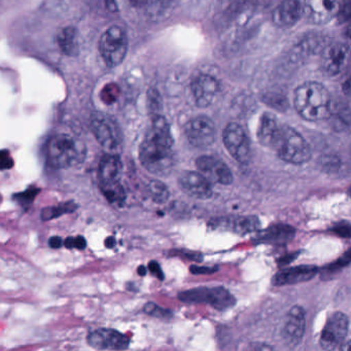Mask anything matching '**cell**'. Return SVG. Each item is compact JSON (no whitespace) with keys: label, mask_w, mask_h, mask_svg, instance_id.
I'll return each mask as SVG.
<instances>
[{"label":"cell","mask_w":351,"mask_h":351,"mask_svg":"<svg viewBox=\"0 0 351 351\" xmlns=\"http://www.w3.org/2000/svg\"><path fill=\"white\" fill-rule=\"evenodd\" d=\"M141 165L154 176L170 173L174 163L173 138L164 117L156 116L139 149Z\"/></svg>","instance_id":"6da1fadb"},{"label":"cell","mask_w":351,"mask_h":351,"mask_svg":"<svg viewBox=\"0 0 351 351\" xmlns=\"http://www.w3.org/2000/svg\"><path fill=\"white\" fill-rule=\"evenodd\" d=\"M293 104L302 118L317 122L328 118L332 101L328 90L322 84L308 82L295 90Z\"/></svg>","instance_id":"7a4b0ae2"},{"label":"cell","mask_w":351,"mask_h":351,"mask_svg":"<svg viewBox=\"0 0 351 351\" xmlns=\"http://www.w3.org/2000/svg\"><path fill=\"white\" fill-rule=\"evenodd\" d=\"M86 147L83 143L69 134H56L49 139L47 159L52 167L64 169L83 163Z\"/></svg>","instance_id":"3957f363"},{"label":"cell","mask_w":351,"mask_h":351,"mask_svg":"<svg viewBox=\"0 0 351 351\" xmlns=\"http://www.w3.org/2000/svg\"><path fill=\"white\" fill-rule=\"evenodd\" d=\"M271 149L287 163L302 165L311 159L309 145L298 131L287 125H281L280 131Z\"/></svg>","instance_id":"277c9868"},{"label":"cell","mask_w":351,"mask_h":351,"mask_svg":"<svg viewBox=\"0 0 351 351\" xmlns=\"http://www.w3.org/2000/svg\"><path fill=\"white\" fill-rule=\"evenodd\" d=\"M178 299L184 303L208 304L217 310H227L235 305L236 300L229 291L223 287H196L182 291Z\"/></svg>","instance_id":"5b68a950"},{"label":"cell","mask_w":351,"mask_h":351,"mask_svg":"<svg viewBox=\"0 0 351 351\" xmlns=\"http://www.w3.org/2000/svg\"><path fill=\"white\" fill-rule=\"evenodd\" d=\"M91 130L98 143L108 153L117 154L122 149V131L112 117L96 112L91 118Z\"/></svg>","instance_id":"8992f818"},{"label":"cell","mask_w":351,"mask_h":351,"mask_svg":"<svg viewBox=\"0 0 351 351\" xmlns=\"http://www.w3.org/2000/svg\"><path fill=\"white\" fill-rule=\"evenodd\" d=\"M99 51L102 59L110 67H116L126 58L128 38L122 28L112 26L100 38Z\"/></svg>","instance_id":"52a82bcc"},{"label":"cell","mask_w":351,"mask_h":351,"mask_svg":"<svg viewBox=\"0 0 351 351\" xmlns=\"http://www.w3.org/2000/svg\"><path fill=\"white\" fill-rule=\"evenodd\" d=\"M223 145L230 155L241 164L250 160V143L244 129L237 123H230L223 135Z\"/></svg>","instance_id":"ba28073f"},{"label":"cell","mask_w":351,"mask_h":351,"mask_svg":"<svg viewBox=\"0 0 351 351\" xmlns=\"http://www.w3.org/2000/svg\"><path fill=\"white\" fill-rule=\"evenodd\" d=\"M184 134L193 147H210L217 138V127L211 119L205 116L196 117L186 123Z\"/></svg>","instance_id":"9c48e42d"},{"label":"cell","mask_w":351,"mask_h":351,"mask_svg":"<svg viewBox=\"0 0 351 351\" xmlns=\"http://www.w3.org/2000/svg\"><path fill=\"white\" fill-rule=\"evenodd\" d=\"M350 56V48L343 43H332L324 47L320 56L322 71L328 77H336L344 71Z\"/></svg>","instance_id":"30bf717a"},{"label":"cell","mask_w":351,"mask_h":351,"mask_svg":"<svg viewBox=\"0 0 351 351\" xmlns=\"http://www.w3.org/2000/svg\"><path fill=\"white\" fill-rule=\"evenodd\" d=\"M348 317L342 312H335L326 320L320 336V345L326 350L340 348L348 332Z\"/></svg>","instance_id":"8fae6325"},{"label":"cell","mask_w":351,"mask_h":351,"mask_svg":"<svg viewBox=\"0 0 351 351\" xmlns=\"http://www.w3.org/2000/svg\"><path fill=\"white\" fill-rule=\"evenodd\" d=\"M339 7L338 0H305L303 13L310 23L324 25L337 17Z\"/></svg>","instance_id":"7c38bea8"},{"label":"cell","mask_w":351,"mask_h":351,"mask_svg":"<svg viewBox=\"0 0 351 351\" xmlns=\"http://www.w3.org/2000/svg\"><path fill=\"white\" fill-rule=\"evenodd\" d=\"M90 346L100 350H124L129 347L130 341L126 335L112 328H98L88 336Z\"/></svg>","instance_id":"4fadbf2b"},{"label":"cell","mask_w":351,"mask_h":351,"mask_svg":"<svg viewBox=\"0 0 351 351\" xmlns=\"http://www.w3.org/2000/svg\"><path fill=\"white\" fill-rule=\"evenodd\" d=\"M196 167L210 182L229 186L233 182L231 169L221 160L211 156H202L196 160Z\"/></svg>","instance_id":"5bb4252c"},{"label":"cell","mask_w":351,"mask_h":351,"mask_svg":"<svg viewBox=\"0 0 351 351\" xmlns=\"http://www.w3.org/2000/svg\"><path fill=\"white\" fill-rule=\"evenodd\" d=\"M178 184L184 193L194 198L206 200L213 196L210 180L201 172H184L178 178Z\"/></svg>","instance_id":"9a60e30c"},{"label":"cell","mask_w":351,"mask_h":351,"mask_svg":"<svg viewBox=\"0 0 351 351\" xmlns=\"http://www.w3.org/2000/svg\"><path fill=\"white\" fill-rule=\"evenodd\" d=\"M306 328L305 311L301 306H293L287 313V322L283 328V339L287 345L295 347L300 344Z\"/></svg>","instance_id":"2e32d148"},{"label":"cell","mask_w":351,"mask_h":351,"mask_svg":"<svg viewBox=\"0 0 351 351\" xmlns=\"http://www.w3.org/2000/svg\"><path fill=\"white\" fill-rule=\"evenodd\" d=\"M192 92L197 106L207 108L213 104L219 95V83L211 75H201L193 82Z\"/></svg>","instance_id":"e0dca14e"},{"label":"cell","mask_w":351,"mask_h":351,"mask_svg":"<svg viewBox=\"0 0 351 351\" xmlns=\"http://www.w3.org/2000/svg\"><path fill=\"white\" fill-rule=\"evenodd\" d=\"M302 14L303 5L299 0H285L275 8L272 20L278 27L291 28L299 22Z\"/></svg>","instance_id":"ac0fdd59"},{"label":"cell","mask_w":351,"mask_h":351,"mask_svg":"<svg viewBox=\"0 0 351 351\" xmlns=\"http://www.w3.org/2000/svg\"><path fill=\"white\" fill-rule=\"evenodd\" d=\"M317 272V267L310 266V265L283 269V270L279 271L277 274L274 275L272 282L273 285H277V287L307 282V281L313 279Z\"/></svg>","instance_id":"d6986e66"},{"label":"cell","mask_w":351,"mask_h":351,"mask_svg":"<svg viewBox=\"0 0 351 351\" xmlns=\"http://www.w3.org/2000/svg\"><path fill=\"white\" fill-rule=\"evenodd\" d=\"M217 227L223 228L240 235H245L258 231L261 223L256 217H232L217 221Z\"/></svg>","instance_id":"ffe728a7"},{"label":"cell","mask_w":351,"mask_h":351,"mask_svg":"<svg viewBox=\"0 0 351 351\" xmlns=\"http://www.w3.org/2000/svg\"><path fill=\"white\" fill-rule=\"evenodd\" d=\"M281 125L274 114L265 112L261 117L258 129V139L264 147H272L280 131Z\"/></svg>","instance_id":"44dd1931"},{"label":"cell","mask_w":351,"mask_h":351,"mask_svg":"<svg viewBox=\"0 0 351 351\" xmlns=\"http://www.w3.org/2000/svg\"><path fill=\"white\" fill-rule=\"evenodd\" d=\"M123 165L118 154H106L99 163L100 182H120Z\"/></svg>","instance_id":"7402d4cb"},{"label":"cell","mask_w":351,"mask_h":351,"mask_svg":"<svg viewBox=\"0 0 351 351\" xmlns=\"http://www.w3.org/2000/svg\"><path fill=\"white\" fill-rule=\"evenodd\" d=\"M328 120L335 131L348 130L351 127V110L343 102H332Z\"/></svg>","instance_id":"603a6c76"},{"label":"cell","mask_w":351,"mask_h":351,"mask_svg":"<svg viewBox=\"0 0 351 351\" xmlns=\"http://www.w3.org/2000/svg\"><path fill=\"white\" fill-rule=\"evenodd\" d=\"M59 48L61 49L67 56H75L80 51L79 34L77 30L73 26L63 28L58 34Z\"/></svg>","instance_id":"cb8c5ba5"},{"label":"cell","mask_w":351,"mask_h":351,"mask_svg":"<svg viewBox=\"0 0 351 351\" xmlns=\"http://www.w3.org/2000/svg\"><path fill=\"white\" fill-rule=\"evenodd\" d=\"M295 235V229L291 226L274 225L258 235L261 242H269V243H281L287 242Z\"/></svg>","instance_id":"d4e9b609"},{"label":"cell","mask_w":351,"mask_h":351,"mask_svg":"<svg viewBox=\"0 0 351 351\" xmlns=\"http://www.w3.org/2000/svg\"><path fill=\"white\" fill-rule=\"evenodd\" d=\"M100 191L112 204L122 205L126 199V193L120 182H106V184L100 182Z\"/></svg>","instance_id":"484cf974"},{"label":"cell","mask_w":351,"mask_h":351,"mask_svg":"<svg viewBox=\"0 0 351 351\" xmlns=\"http://www.w3.org/2000/svg\"><path fill=\"white\" fill-rule=\"evenodd\" d=\"M147 190L149 198L159 204L166 202L169 198V191L167 186L160 180H151L147 184Z\"/></svg>","instance_id":"4316f807"},{"label":"cell","mask_w":351,"mask_h":351,"mask_svg":"<svg viewBox=\"0 0 351 351\" xmlns=\"http://www.w3.org/2000/svg\"><path fill=\"white\" fill-rule=\"evenodd\" d=\"M75 208H77V205L73 202L60 204L58 206L47 207V208L43 209L40 217L43 221H51V219H56L65 213H73Z\"/></svg>","instance_id":"83f0119b"},{"label":"cell","mask_w":351,"mask_h":351,"mask_svg":"<svg viewBox=\"0 0 351 351\" xmlns=\"http://www.w3.org/2000/svg\"><path fill=\"white\" fill-rule=\"evenodd\" d=\"M349 264H351V250H347L339 260H337V262L328 265L326 268H324V272L326 273V276H330L344 267L348 266Z\"/></svg>","instance_id":"f1b7e54d"},{"label":"cell","mask_w":351,"mask_h":351,"mask_svg":"<svg viewBox=\"0 0 351 351\" xmlns=\"http://www.w3.org/2000/svg\"><path fill=\"white\" fill-rule=\"evenodd\" d=\"M337 20L339 23H345L351 20V0H343L339 7L338 15Z\"/></svg>","instance_id":"f546056e"},{"label":"cell","mask_w":351,"mask_h":351,"mask_svg":"<svg viewBox=\"0 0 351 351\" xmlns=\"http://www.w3.org/2000/svg\"><path fill=\"white\" fill-rule=\"evenodd\" d=\"M145 313L149 314L152 316H157V317L167 318L172 315L171 312L169 310L163 309V308L159 307L156 305L155 303H147L145 306Z\"/></svg>","instance_id":"4dcf8cb0"},{"label":"cell","mask_w":351,"mask_h":351,"mask_svg":"<svg viewBox=\"0 0 351 351\" xmlns=\"http://www.w3.org/2000/svg\"><path fill=\"white\" fill-rule=\"evenodd\" d=\"M38 189L32 188L29 190L26 191V192L21 193V194L16 195V199H17L18 202L20 204L26 205L32 204L34 202V198H36V195L38 193Z\"/></svg>","instance_id":"1f68e13d"},{"label":"cell","mask_w":351,"mask_h":351,"mask_svg":"<svg viewBox=\"0 0 351 351\" xmlns=\"http://www.w3.org/2000/svg\"><path fill=\"white\" fill-rule=\"evenodd\" d=\"M330 230L341 237L351 238V225L347 221L336 223Z\"/></svg>","instance_id":"d6a6232c"},{"label":"cell","mask_w":351,"mask_h":351,"mask_svg":"<svg viewBox=\"0 0 351 351\" xmlns=\"http://www.w3.org/2000/svg\"><path fill=\"white\" fill-rule=\"evenodd\" d=\"M64 245L69 248H77V250H84L87 246L85 238L83 236L77 237H69L65 240Z\"/></svg>","instance_id":"836d02e7"},{"label":"cell","mask_w":351,"mask_h":351,"mask_svg":"<svg viewBox=\"0 0 351 351\" xmlns=\"http://www.w3.org/2000/svg\"><path fill=\"white\" fill-rule=\"evenodd\" d=\"M13 165L14 161L10 153H8L7 151L1 152V169H10L13 167Z\"/></svg>","instance_id":"e575fe53"},{"label":"cell","mask_w":351,"mask_h":351,"mask_svg":"<svg viewBox=\"0 0 351 351\" xmlns=\"http://www.w3.org/2000/svg\"><path fill=\"white\" fill-rule=\"evenodd\" d=\"M191 272L193 274L201 275V274H211V273L215 272L217 271V268H210V267H199L191 266Z\"/></svg>","instance_id":"d590c367"},{"label":"cell","mask_w":351,"mask_h":351,"mask_svg":"<svg viewBox=\"0 0 351 351\" xmlns=\"http://www.w3.org/2000/svg\"><path fill=\"white\" fill-rule=\"evenodd\" d=\"M149 270L151 271L152 273H153L155 276H157L158 278L161 279V280H163L164 279V273L163 271H162L161 267H160V265L158 264L157 262H151L149 264Z\"/></svg>","instance_id":"8d00e7d4"},{"label":"cell","mask_w":351,"mask_h":351,"mask_svg":"<svg viewBox=\"0 0 351 351\" xmlns=\"http://www.w3.org/2000/svg\"><path fill=\"white\" fill-rule=\"evenodd\" d=\"M62 238L58 237V236H54L49 240V245L52 248H59L62 246Z\"/></svg>","instance_id":"74e56055"},{"label":"cell","mask_w":351,"mask_h":351,"mask_svg":"<svg viewBox=\"0 0 351 351\" xmlns=\"http://www.w3.org/2000/svg\"><path fill=\"white\" fill-rule=\"evenodd\" d=\"M343 92H344L345 95L351 99V77H348L346 81L344 82L342 86Z\"/></svg>","instance_id":"f35d334b"},{"label":"cell","mask_w":351,"mask_h":351,"mask_svg":"<svg viewBox=\"0 0 351 351\" xmlns=\"http://www.w3.org/2000/svg\"><path fill=\"white\" fill-rule=\"evenodd\" d=\"M340 349L344 351H351V340L345 343V344L341 345Z\"/></svg>","instance_id":"ab89813d"},{"label":"cell","mask_w":351,"mask_h":351,"mask_svg":"<svg viewBox=\"0 0 351 351\" xmlns=\"http://www.w3.org/2000/svg\"><path fill=\"white\" fill-rule=\"evenodd\" d=\"M114 243H116V240H114V238L110 237L106 239V245L108 246V247L112 248Z\"/></svg>","instance_id":"60d3db41"},{"label":"cell","mask_w":351,"mask_h":351,"mask_svg":"<svg viewBox=\"0 0 351 351\" xmlns=\"http://www.w3.org/2000/svg\"><path fill=\"white\" fill-rule=\"evenodd\" d=\"M345 36L351 40V20L349 21V24L347 25V27L345 28Z\"/></svg>","instance_id":"b9f144b4"},{"label":"cell","mask_w":351,"mask_h":351,"mask_svg":"<svg viewBox=\"0 0 351 351\" xmlns=\"http://www.w3.org/2000/svg\"><path fill=\"white\" fill-rule=\"evenodd\" d=\"M147 269H145V266H141L138 268V274L141 275V276H145V274H147Z\"/></svg>","instance_id":"7bdbcfd3"},{"label":"cell","mask_w":351,"mask_h":351,"mask_svg":"<svg viewBox=\"0 0 351 351\" xmlns=\"http://www.w3.org/2000/svg\"><path fill=\"white\" fill-rule=\"evenodd\" d=\"M348 195H349V196H350V197H351V186H350V188H349V190H348Z\"/></svg>","instance_id":"ee69618b"}]
</instances>
